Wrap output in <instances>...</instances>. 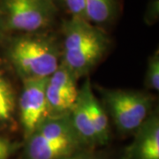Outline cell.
<instances>
[{
  "mask_svg": "<svg viewBox=\"0 0 159 159\" xmlns=\"http://www.w3.org/2000/svg\"><path fill=\"white\" fill-rule=\"evenodd\" d=\"M6 57L22 80L46 79L61 63V51L56 40L42 33L20 34L12 37Z\"/></svg>",
  "mask_w": 159,
  "mask_h": 159,
  "instance_id": "obj_1",
  "label": "cell"
},
{
  "mask_svg": "<svg viewBox=\"0 0 159 159\" xmlns=\"http://www.w3.org/2000/svg\"><path fill=\"white\" fill-rule=\"evenodd\" d=\"M64 63L80 78L90 72L110 46L106 33L86 20L70 18L62 26Z\"/></svg>",
  "mask_w": 159,
  "mask_h": 159,
  "instance_id": "obj_2",
  "label": "cell"
},
{
  "mask_svg": "<svg viewBox=\"0 0 159 159\" xmlns=\"http://www.w3.org/2000/svg\"><path fill=\"white\" fill-rule=\"evenodd\" d=\"M21 159H64L84 148L69 114L48 116L21 145Z\"/></svg>",
  "mask_w": 159,
  "mask_h": 159,
  "instance_id": "obj_3",
  "label": "cell"
},
{
  "mask_svg": "<svg viewBox=\"0 0 159 159\" xmlns=\"http://www.w3.org/2000/svg\"><path fill=\"white\" fill-rule=\"evenodd\" d=\"M102 105L120 134H134L152 113L153 97L138 90L100 89Z\"/></svg>",
  "mask_w": 159,
  "mask_h": 159,
  "instance_id": "obj_4",
  "label": "cell"
},
{
  "mask_svg": "<svg viewBox=\"0 0 159 159\" xmlns=\"http://www.w3.org/2000/svg\"><path fill=\"white\" fill-rule=\"evenodd\" d=\"M57 13V6L49 0H0L5 33H42L54 23Z\"/></svg>",
  "mask_w": 159,
  "mask_h": 159,
  "instance_id": "obj_5",
  "label": "cell"
},
{
  "mask_svg": "<svg viewBox=\"0 0 159 159\" xmlns=\"http://www.w3.org/2000/svg\"><path fill=\"white\" fill-rule=\"evenodd\" d=\"M22 81V90L17 100V111L23 137L26 139L50 114L45 94L47 78Z\"/></svg>",
  "mask_w": 159,
  "mask_h": 159,
  "instance_id": "obj_6",
  "label": "cell"
},
{
  "mask_svg": "<svg viewBox=\"0 0 159 159\" xmlns=\"http://www.w3.org/2000/svg\"><path fill=\"white\" fill-rule=\"evenodd\" d=\"M78 79L74 72L62 62L47 78L45 94L50 116L70 112L79 95Z\"/></svg>",
  "mask_w": 159,
  "mask_h": 159,
  "instance_id": "obj_7",
  "label": "cell"
},
{
  "mask_svg": "<svg viewBox=\"0 0 159 159\" xmlns=\"http://www.w3.org/2000/svg\"><path fill=\"white\" fill-rule=\"evenodd\" d=\"M123 159H159V118L152 112L134 134Z\"/></svg>",
  "mask_w": 159,
  "mask_h": 159,
  "instance_id": "obj_8",
  "label": "cell"
},
{
  "mask_svg": "<svg viewBox=\"0 0 159 159\" xmlns=\"http://www.w3.org/2000/svg\"><path fill=\"white\" fill-rule=\"evenodd\" d=\"M80 90L85 98L86 105L97 134L98 146L99 148L106 146L111 140V125L108 114L106 113L101 102L95 96L89 80H87L82 84Z\"/></svg>",
  "mask_w": 159,
  "mask_h": 159,
  "instance_id": "obj_9",
  "label": "cell"
},
{
  "mask_svg": "<svg viewBox=\"0 0 159 159\" xmlns=\"http://www.w3.org/2000/svg\"><path fill=\"white\" fill-rule=\"evenodd\" d=\"M17 97L6 76L0 71V130L11 128L15 124Z\"/></svg>",
  "mask_w": 159,
  "mask_h": 159,
  "instance_id": "obj_10",
  "label": "cell"
},
{
  "mask_svg": "<svg viewBox=\"0 0 159 159\" xmlns=\"http://www.w3.org/2000/svg\"><path fill=\"white\" fill-rule=\"evenodd\" d=\"M117 11V0H86L85 19L93 25L99 27L112 21Z\"/></svg>",
  "mask_w": 159,
  "mask_h": 159,
  "instance_id": "obj_11",
  "label": "cell"
},
{
  "mask_svg": "<svg viewBox=\"0 0 159 159\" xmlns=\"http://www.w3.org/2000/svg\"><path fill=\"white\" fill-rule=\"evenodd\" d=\"M145 86L150 90H159V54L157 51L148 58L145 74Z\"/></svg>",
  "mask_w": 159,
  "mask_h": 159,
  "instance_id": "obj_12",
  "label": "cell"
},
{
  "mask_svg": "<svg viewBox=\"0 0 159 159\" xmlns=\"http://www.w3.org/2000/svg\"><path fill=\"white\" fill-rule=\"evenodd\" d=\"M22 143L12 141L8 137L0 135V159H10L21 148Z\"/></svg>",
  "mask_w": 159,
  "mask_h": 159,
  "instance_id": "obj_13",
  "label": "cell"
},
{
  "mask_svg": "<svg viewBox=\"0 0 159 159\" xmlns=\"http://www.w3.org/2000/svg\"><path fill=\"white\" fill-rule=\"evenodd\" d=\"M66 10L74 19H85L86 0H62Z\"/></svg>",
  "mask_w": 159,
  "mask_h": 159,
  "instance_id": "obj_14",
  "label": "cell"
},
{
  "mask_svg": "<svg viewBox=\"0 0 159 159\" xmlns=\"http://www.w3.org/2000/svg\"><path fill=\"white\" fill-rule=\"evenodd\" d=\"M64 159H108L104 154L97 151V149L82 148L73 155Z\"/></svg>",
  "mask_w": 159,
  "mask_h": 159,
  "instance_id": "obj_15",
  "label": "cell"
},
{
  "mask_svg": "<svg viewBox=\"0 0 159 159\" xmlns=\"http://www.w3.org/2000/svg\"><path fill=\"white\" fill-rule=\"evenodd\" d=\"M4 33H5V31H4V29H3L2 24H1V21H0V38L2 37V35L4 34Z\"/></svg>",
  "mask_w": 159,
  "mask_h": 159,
  "instance_id": "obj_16",
  "label": "cell"
},
{
  "mask_svg": "<svg viewBox=\"0 0 159 159\" xmlns=\"http://www.w3.org/2000/svg\"><path fill=\"white\" fill-rule=\"evenodd\" d=\"M49 1L52 2V3H53V4H55L56 6H57L58 3H61V2H62V0H49Z\"/></svg>",
  "mask_w": 159,
  "mask_h": 159,
  "instance_id": "obj_17",
  "label": "cell"
}]
</instances>
